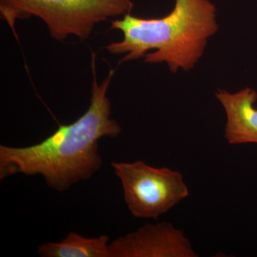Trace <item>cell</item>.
I'll return each mask as SVG.
<instances>
[{"label": "cell", "mask_w": 257, "mask_h": 257, "mask_svg": "<svg viewBox=\"0 0 257 257\" xmlns=\"http://www.w3.org/2000/svg\"><path fill=\"white\" fill-rule=\"evenodd\" d=\"M133 7L130 0H0L1 18L17 38V20L35 16L43 20L51 36L60 42L69 35L85 40L96 24L130 13Z\"/></svg>", "instance_id": "obj_3"}, {"label": "cell", "mask_w": 257, "mask_h": 257, "mask_svg": "<svg viewBox=\"0 0 257 257\" xmlns=\"http://www.w3.org/2000/svg\"><path fill=\"white\" fill-rule=\"evenodd\" d=\"M173 10L162 18L144 19L127 13L111 21V30L122 32V41L106 47L124 54L121 62L145 57V62H167L176 73L192 69L202 57L208 39L217 32L216 8L209 0H175Z\"/></svg>", "instance_id": "obj_2"}, {"label": "cell", "mask_w": 257, "mask_h": 257, "mask_svg": "<svg viewBox=\"0 0 257 257\" xmlns=\"http://www.w3.org/2000/svg\"><path fill=\"white\" fill-rule=\"evenodd\" d=\"M109 240L106 235L89 238L70 232L59 242L40 245L37 253L42 257H109Z\"/></svg>", "instance_id": "obj_7"}, {"label": "cell", "mask_w": 257, "mask_h": 257, "mask_svg": "<svg viewBox=\"0 0 257 257\" xmlns=\"http://www.w3.org/2000/svg\"><path fill=\"white\" fill-rule=\"evenodd\" d=\"M94 55L92 57V98L89 109L77 121L60 125L41 143L32 146H0V179L23 174L41 175L49 187L66 192L74 184L90 179L100 170L102 160L98 141L115 138L121 133L111 119V104L106 96L114 70L99 85L96 82Z\"/></svg>", "instance_id": "obj_1"}, {"label": "cell", "mask_w": 257, "mask_h": 257, "mask_svg": "<svg viewBox=\"0 0 257 257\" xmlns=\"http://www.w3.org/2000/svg\"><path fill=\"white\" fill-rule=\"evenodd\" d=\"M122 185L125 203L133 216L157 220L188 197L183 175L168 167H152L143 161L112 162Z\"/></svg>", "instance_id": "obj_4"}, {"label": "cell", "mask_w": 257, "mask_h": 257, "mask_svg": "<svg viewBox=\"0 0 257 257\" xmlns=\"http://www.w3.org/2000/svg\"><path fill=\"white\" fill-rule=\"evenodd\" d=\"M109 257H197L182 229L170 222L145 224L109 243Z\"/></svg>", "instance_id": "obj_5"}, {"label": "cell", "mask_w": 257, "mask_h": 257, "mask_svg": "<svg viewBox=\"0 0 257 257\" xmlns=\"http://www.w3.org/2000/svg\"><path fill=\"white\" fill-rule=\"evenodd\" d=\"M215 96L226 112L225 138L228 143L257 144V109L253 106L257 100L256 91L246 87L229 93L219 89Z\"/></svg>", "instance_id": "obj_6"}]
</instances>
